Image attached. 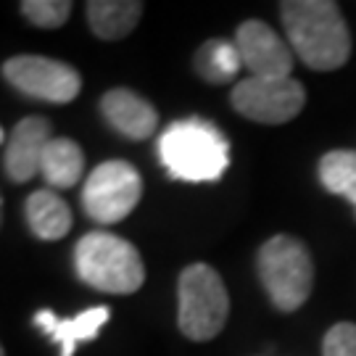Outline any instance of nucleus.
Wrapping results in <instances>:
<instances>
[{
  "label": "nucleus",
  "mask_w": 356,
  "mask_h": 356,
  "mask_svg": "<svg viewBox=\"0 0 356 356\" xmlns=\"http://www.w3.org/2000/svg\"><path fill=\"white\" fill-rule=\"evenodd\" d=\"M85 172V153L69 138H53L40 161V175L51 188H74Z\"/></svg>",
  "instance_id": "obj_15"
},
{
  "label": "nucleus",
  "mask_w": 356,
  "mask_h": 356,
  "mask_svg": "<svg viewBox=\"0 0 356 356\" xmlns=\"http://www.w3.org/2000/svg\"><path fill=\"white\" fill-rule=\"evenodd\" d=\"M322 356H356V325L354 322H338L332 325L325 343H322Z\"/></svg>",
  "instance_id": "obj_19"
},
{
  "label": "nucleus",
  "mask_w": 356,
  "mask_h": 356,
  "mask_svg": "<svg viewBox=\"0 0 356 356\" xmlns=\"http://www.w3.org/2000/svg\"><path fill=\"white\" fill-rule=\"evenodd\" d=\"M243 58L238 53V45L229 40H209L195 53V72L211 85H225L232 82L241 72Z\"/></svg>",
  "instance_id": "obj_16"
},
{
  "label": "nucleus",
  "mask_w": 356,
  "mask_h": 356,
  "mask_svg": "<svg viewBox=\"0 0 356 356\" xmlns=\"http://www.w3.org/2000/svg\"><path fill=\"white\" fill-rule=\"evenodd\" d=\"M280 19L291 51L314 72L341 69L351 56V35L338 3L332 0H288Z\"/></svg>",
  "instance_id": "obj_1"
},
{
  "label": "nucleus",
  "mask_w": 356,
  "mask_h": 356,
  "mask_svg": "<svg viewBox=\"0 0 356 356\" xmlns=\"http://www.w3.org/2000/svg\"><path fill=\"white\" fill-rule=\"evenodd\" d=\"M232 108L259 124L293 122L306 106V90L293 76H245L232 88Z\"/></svg>",
  "instance_id": "obj_7"
},
{
  "label": "nucleus",
  "mask_w": 356,
  "mask_h": 356,
  "mask_svg": "<svg viewBox=\"0 0 356 356\" xmlns=\"http://www.w3.org/2000/svg\"><path fill=\"white\" fill-rule=\"evenodd\" d=\"M235 45L251 76H291L293 51L269 24L248 19L235 29Z\"/></svg>",
  "instance_id": "obj_9"
},
{
  "label": "nucleus",
  "mask_w": 356,
  "mask_h": 356,
  "mask_svg": "<svg viewBox=\"0 0 356 356\" xmlns=\"http://www.w3.org/2000/svg\"><path fill=\"white\" fill-rule=\"evenodd\" d=\"M143 3L138 0H90L88 22L92 35L101 40H122L138 26Z\"/></svg>",
  "instance_id": "obj_14"
},
{
  "label": "nucleus",
  "mask_w": 356,
  "mask_h": 356,
  "mask_svg": "<svg viewBox=\"0 0 356 356\" xmlns=\"http://www.w3.org/2000/svg\"><path fill=\"white\" fill-rule=\"evenodd\" d=\"M108 317H111L108 306H92V309H85L76 317L69 319L56 317L51 309H40L35 314V325H38L40 332H45L53 343L58 346V354L74 356L76 346L101 335Z\"/></svg>",
  "instance_id": "obj_12"
},
{
  "label": "nucleus",
  "mask_w": 356,
  "mask_h": 356,
  "mask_svg": "<svg viewBox=\"0 0 356 356\" xmlns=\"http://www.w3.org/2000/svg\"><path fill=\"white\" fill-rule=\"evenodd\" d=\"M76 277L101 293L129 296L145 282L138 248L111 232H88L74 245Z\"/></svg>",
  "instance_id": "obj_3"
},
{
  "label": "nucleus",
  "mask_w": 356,
  "mask_h": 356,
  "mask_svg": "<svg viewBox=\"0 0 356 356\" xmlns=\"http://www.w3.org/2000/svg\"><path fill=\"white\" fill-rule=\"evenodd\" d=\"M143 195L140 172L129 161L111 159L98 164L82 188V206L92 222L116 225L132 214Z\"/></svg>",
  "instance_id": "obj_6"
},
{
  "label": "nucleus",
  "mask_w": 356,
  "mask_h": 356,
  "mask_svg": "<svg viewBox=\"0 0 356 356\" xmlns=\"http://www.w3.org/2000/svg\"><path fill=\"white\" fill-rule=\"evenodd\" d=\"M259 280L267 291L269 301L280 312H296L306 304L314 285L312 254L301 241L291 235H275L259 248Z\"/></svg>",
  "instance_id": "obj_4"
},
{
  "label": "nucleus",
  "mask_w": 356,
  "mask_h": 356,
  "mask_svg": "<svg viewBox=\"0 0 356 356\" xmlns=\"http://www.w3.org/2000/svg\"><path fill=\"white\" fill-rule=\"evenodd\" d=\"M177 325L191 341L216 338L229 314V296L219 272L209 264H191L177 282Z\"/></svg>",
  "instance_id": "obj_5"
},
{
  "label": "nucleus",
  "mask_w": 356,
  "mask_h": 356,
  "mask_svg": "<svg viewBox=\"0 0 356 356\" xmlns=\"http://www.w3.org/2000/svg\"><path fill=\"white\" fill-rule=\"evenodd\" d=\"M53 140V129L40 116H26L11 132V140L6 143L3 153V169L13 182H26L40 172L42 153Z\"/></svg>",
  "instance_id": "obj_10"
},
{
  "label": "nucleus",
  "mask_w": 356,
  "mask_h": 356,
  "mask_svg": "<svg viewBox=\"0 0 356 356\" xmlns=\"http://www.w3.org/2000/svg\"><path fill=\"white\" fill-rule=\"evenodd\" d=\"M319 182L332 195H343L356 209V151H330L319 159Z\"/></svg>",
  "instance_id": "obj_17"
},
{
  "label": "nucleus",
  "mask_w": 356,
  "mask_h": 356,
  "mask_svg": "<svg viewBox=\"0 0 356 356\" xmlns=\"http://www.w3.org/2000/svg\"><path fill=\"white\" fill-rule=\"evenodd\" d=\"M26 225L38 241H61L72 229V211L64 198L42 188L26 198Z\"/></svg>",
  "instance_id": "obj_13"
},
{
  "label": "nucleus",
  "mask_w": 356,
  "mask_h": 356,
  "mask_svg": "<svg viewBox=\"0 0 356 356\" xmlns=\"http://www.w3.org/2000/svg\"><path fill=\"white\" fill-rule=\"evenodd\" d=\"M159 159L175 179L216 182L229 166V143L211 122L191 116L164 129Z\"/></svg>",
  "instance_id": "obj_2"
},
{
  "label": "nucleus",
  "mask_w": 356,
  "mask_h": 356,
  "mask_svg": "<svg viewBox=\"0 0 356 356\" xmlns=\"http://www.w3.org/2000/svg\"><path fill=\"white\" fill-rule=\"evenodd\" d=\"M101 114L119 135H124L129 140H145L159 127L156 108L127 88L108 90L101 98Z\"/></svg>",
  "instance_id": "obj_11"
},
{
  "label": "nucleus",
  "mask_w": 356,
  "mask_h": 356,
  "mask_svg": "<svg viewBox=\"0 0 356 356\" xmlns=\"http://www.w3.org/2000/svg\"><path fill=\"white\" fill-rule=\"evenodd\" d=\"M19 8L29 24L40 29H56L66 24L72 13V3L69 0H24Z\"/></svg>",
  "instance_id": "obj_18"
},
{
  "label": "nucleus",
  "mask_w": 356,
  "mask_h": 356,
  "mask_svg": "<svg viewBox=\"0 0 356 356\" xmlns=\"http://www.w3.org/2000/svg\"><path fill=\"white\" fill-rule=\"evenodd\" d=\"M3 76L19 92L48 103H72L82 90L74 66L45 56H13L3 64Z\"/></svg>",
  "instance_id": "obj_8"
}]
</instances>
